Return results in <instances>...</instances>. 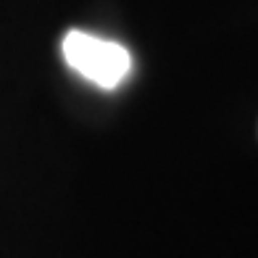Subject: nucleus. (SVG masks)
<instances>
[{
    "label": "nucleus",
    "mask_w": 258,
    "mask_h": 258,
    "mask_svg": "<svg viewBox=\"0 0 258 258\" xmlns=\"http://www.w3.org/2000/svg\"><path fill=\"white\" fill-rule=\"evenodd\" d=\"M63 61L82 79L100 90H116L132 74V55L121 42L95 37L90 32L72 29L61 42Z\"/></svg>",
    "instance_id": "f257e3e1"
}]
</instances>
